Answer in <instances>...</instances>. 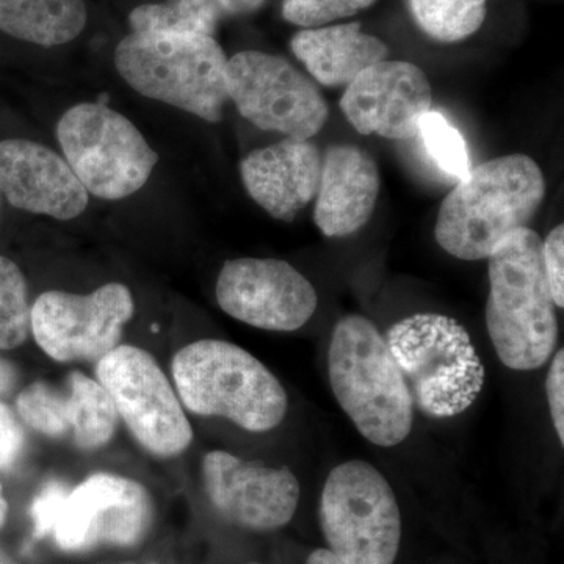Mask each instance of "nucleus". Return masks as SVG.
Instances as JSON below:
<instances>
[{
  "label": "nucleus",
  "mask_w": 564,
  "mask_h": 564,
  "mask_svg": "<svg viewBox=\"0 0 564 564\" xmlns=\"http://www.w3.org/2000/svg\"><path fill=\"white\" fill-rule=\"evenodd\" d=\"M204 491L221 518L251 532H272L292 521L300 484L288 467L248 463L228 452H209L202 466Z\"/></svg>",
  "instance_id": "14"
},
{
  "label": "nucleus",
  "mask_w": 564,
  "mask_h": 564,
  "mask_svg": "<svg viewBox=\"0 0 564 564\" xmlns=\"http://www.w3.org/2000/svg\"><path fill=\"white\" fill-rule=\"evenodd\" d=\"M0 193L17 209L73 220L88 206V192L65 159L31 140L0 141Z\"/></svg>",
  "instance_id": "17"
},
{
  "label": "nucleus",
  "mask_w": 564,
  "mask_h": 564,
  "mask_svg": "<svg viewBox=\"0 0 564 564\" xmlns=\"http://www.w3.org/2000/svg\"><path fill=\"white\" fill-rule=\"evenodd\" d=\"M24 448V430L7 404L0 403V470L10 469Z\"/></svg>",
  "instance_id": "28"
},
{
  "label": "nucleus",
  "mask_w": 564,
  "mask_h": 564,
  "mask_svg": "<svg viewBox=\"0 0 564 564\" xmlns=\"http://www.w3.org/2000/svg\"><path fill=\"white\" fill-rule=\"evenodd\" d=\"M291 50L314 80L328 88H347L362 70L389 55L388 44L362 32L359 22L303 29L293 35Z\"/></svg>",
  "instance_id": "20"
},
{
  "label": "nucleus",
  "mask_w": 564,
  "mask_h": 564,
  "mask_svg": "<svg viewBox=\"0 0 564 564\" xmlns=\"http://www.w3.org/2000/svg\"><path fill=\"white\" fill-rule=\"evenodd\" d=\"M411 399L433 419L473 406L485 386V366L462 323L443 314H414L384 336Z\"/></svg>",
  "instance_id": "7"
},
{
  "label": "nucleus",
  "mask_w": 564,
  "mask_h": 564,
  "mask_svg": "<svg viewBox=\"0 0 564 564\" xmlns=\"http://www.w3.org/2000/svg\"><path fill=\"white\" fill-rule=\"evenodd\" d=\"M31 516L35 538L51 536L65 552H87L140 544L150 532L154 508L139 481L95 474L73 489L57 480L44 485Z\"/></svg>",
  "instance_id": "6"
},
{
  "label": "nucleus",
  "mask_w": 564,
  "mask_h": 564,
  "mask_svg": "<svg viewBox=\"0 0 564 564\" xmlns=\"http://www.w3.org/2000/svg\"><path fill=\"white\" fill-rule=\"evenodd\" d=\"M306 564H344L337 558L333 552H329L328 549H318V551H314L313 554L307 558Z\"/></svg>",
  "instance_id": "32"
},
{
  "label": "nucleus",
  "mask_w": 564,
  "mask_h": 564,
  "mask_svg": "<svg viewBox=\"0 0 564 564\" xmlns=\"http://www.w3.org/2000/svg\"><path fill=\"white\" fill-rule=\"evenodd\" d=\"M225 14L220 0H166L137 7L129 24L133 33L214 36Z\"/></svg>",
  "instance_id": "22"
},
{
  "label": "nucleus",
  "mask_w": 564,
  "mask_h": 564,
  "mask_svg": "<svg viewBox=\"0 0 564 564\" xmlns=\"http://www.w3.org/2000/svg\"><path fill=\"white\" fill-rule=\"evenodd\" d=\"M377 0H282V17L293 25L317 29L355 17Z\"/></svg>",
  "instance_id": "26"
},
{
  "label": "nucleus",
  "mask_w": 564,
  "mask_h": 564,
  "mask_svg": "<svg viewBox=\"0 0 564 564\" xmlns=\"http://www.w3.org/2000/svg\"><path fill=\"white\" fill-rule=\"evenodd\" d=\"M415 24L440 43H458L480 31L488 0H408Z\"/></svg>",
  "instance_id": "23"
},
{
  "label": "nucleus",
  "mask_w": 564,
  "mask_h": 564,
  "mask_svg": "<svg viewBox=\"0 0 564 564\" xmlns=\"http://www.w3.org/2000/svg\"><path fill=\"white\" fill-rule=\"evenodd\" d=\"M229 101L262 131L311 140L328 120L317 85L280 55L242 51L228 61Z\"/></svg>",
  "instance_id": "11"
},
{
  "label": "nucleus",
  "mask_w": 564,
  "mask_h": 564,
  "mask_svg": "<svg viewBox=\"0 0 564 564\" xmlns=\"http://www.w3.org/2000/svg\"><path fill=\"white\" fill-rule=\"evenodd\" d=\"M132 293L120 282L88 295L44 292L31 310V332L41 350L57 362L96 361L118 347L133 317Z\"/></svg>",
  "instance_id": "12"
},
{
  "label": "nucleus",
  "mask_w": 564,
  "mask_h": 564,
  "mask_svg": "<svg viewBox=\"0 0 564 564\" xmlns=\"http://www.w3.org/2000/svg\"><path fill=\"white\" fill-rule=\"evenodd\" d=\"M541 258L549 288L555 306L563 310L564 306V226H555L551 234L543 240Z\"/></svg>",
  "instance_id": "27"
},
{
  "label": "nucleus",
  "mask_w": 564,
  "mask_h": 564,
  "mask_svg": "<svg viewBox=\"0 0 564 564\" xmlns=\"http://www.w3.org/2000/svg\"><path fill=\"white\" fill-rule=\"evenodd\" d=\"M543 239L532 228L511 234L488 258L486 326L508 369H540L556 351V306L541 258Z\"/></svg>",
  "instance_id": "1"
},
{
  "label": "nucleus",
  "mask_w": 564,
  "mask_h": 564,
  "mask_svg": "<svg viewBox=\"0 0 564 564\" xmlns=\"http://www.w3.org/2000/svg\"><path fill=\"white\" fill-rule=\"evenodd\" d=\"M334 395L358 432L378 447L410 436L414 404L384 337L362 315L337 322L328 351Z\"/></svg>",
  "instance_id": "3"
},
{
  "label": "nucleus",
  "mask_w": 564,
  "mask_h": 564,
  "mask_svg": "<svg viewBox=\"0 0 564 564\" xmlns=\"http://www.w3.org/2000/svg\"><path fill=\"white\" fill-rule=\"evenodd\" d=\"M265 2L267 0H220L226 14H232V17L256 13L262 9Z\"/></svg>",
  "instance_id": "30"
},
{
  "label": "nucleus",
  "mask_w": 564,
  "mask_h": 564,
  "mask_svg": "<svg viewBox=\"0 0 564 564\" xmlns=\"http://www.w3.org/2000/svg\"><path fill=\"white\" fill-rule=\"evenodd\" d=\"M328 551L344 564H393L402 541V514L392 486L366 462L334 467L318 508Z\"/></svg>",
  "instance_id": "8"
},
{
  "label": "nucleus",
  "mask_w": 564,
  "mask_h": 564,
  "mask_svg": "<svg viewBox=\"0 0 564 564\" xmlns=\"http://www.w3.org/2000/svg\"><path fill=\"white\" fill-rule=\"evenodd\" d=\"M28 284L20 267L0 256V350H13L31 332Z\"/></svg>",
  "instance_id": "25"
},
{
  "label": "nucleus",
  "mask_w": 564,
  "mask_h": 564,
  "mask_svg": "<svg viewBox=\"0 0 564 564\" xmlns=\"http://www.w3.org/2000/svg\"><path fill=\"white\" fill-rule=\"evenodd\" d=\"M544 196V174L529 155L492 159L456 182L441 204L434 237L456 259H488L503 239L529 228Z\"/></svg>",
  "instance_id": "2"
},
{
  "label": "nucleus",
  "mask_w": 564,
  "mask_h": 564,
  "mask_svg": "<svg viewBox=\"0 0 564 564\" xmlns=\"http://www.w3.org/2000/svg\"><path fill=\"white\" fill-rule=\"evenodd\" d=\"M57 139L85 191L109 202L141 191L159 161L135 124L102 102L77 104L65 111Z\"/></svg>",
  "instance_id": "9"
},
{
  "label": "nucleus",
  "mask_w": 564,
  "mask_h": 564,
  "mask_svg": "<svg viewBox=\"0 0 564 564\" xmlns=\"http://www.w3.org/2000/svg\"><path fill=\"white\" fill-rule=\"evenodd\" d=\"M228 61L214 36L129 33L115 50V66L129 87L207 122L229 101Z\"/></svg>",
  "instance_id": "5"
},
{
  "label": "nucleus",
  "mask_w": 564,
  "mask_h": 564,
  "mask_svg": "<svg viewBox=\"0 0 564 564\" xmlns=\"http://www.w3.org/2000/svg\"><path fill=\"white\" fill-rule=\"evenodd\" d=\"M415 137L430 161L451 180L459 182L473 170L466 140L440 111L430 110L423 115Z\"/></svg>",
  "instance_id": "24"
},
{
  "label": "nucleus",
  "mask_w": 564,
  "mask_h": 564,
  "mask_svg": "<svg viewBox=\"0 0 564 564\" xmlns=\"http://www.w3.org/2000/svg\"><path fill=\"white\" fill-rule=\"evenodd\" d=\"M172 375L181 403L203 417L228 419L251 433L276 429L289 399L278 378L251 352L203 339L174 355Z\"/></svg>",
  "instance_id": "4"
},
{
  "label": "nucleus",
  "mask_w": 564,
  "mask_h": 564,
  "mask_svg": "<svg viewBox=\"0 0 564 564\" xmlns=\"http://www.w3.org/2000/svg\"><path fill=\"white\" fill-rule=\"evenodd\" d=\"M17 413L25 425L68 441L80 451H98L110 443L118 413L98 380L70 372L61 386L36 381L17 397Z\"/></svg>",
  "instance_id": "16"
},
{
  "label": "nucleus",
  "mask_w": 564,
  "mask_h": 564,
  "mask_svg": "<svg viewBox=\"0 0 564 564\" xmlns=\"http://www.w3.org/2000/svg\"><path fill=\"white\" fill-rule=\"evenodd\" d=\"M432 104V85L417 65L383 61L362 70L345 88L340 110L362 135L408 140L414 139Z\"/></svg>",
  "instance_id": "15"
},
{
  "label": "nucleus",
  "mask_w": 564,
  "mask_h": 564,
  "mask_svg": "<svg viewBox=\"0 0 564 564\" xmlns=\"http://www.w3.org/2000/svg\"><path fill=\"white\" fill-rule=\"evenodd\" d=\"M217 302L226 314L267 332H296L313 318L314 285L280 259H234L218 274Z\"/></svg>",
  "instance_id": "13"
},
{
  "label": "nucleus",
  "mask_w": 564,
  "mask_h": 564,
  "mask_svg": "<svg viewBox=\"0 0 564 564\" xmlns=\"http://www.w3.org/2000/svg\"><path fill=\"white\" fill-rule=\"evenodd\" d=\"M96 380L144 451L173 458L191 447L193 430L180 395L150 352L118 345L96 362Z\"/></svg>",
  "instance_id": "10"
},
{
  "label": "nucleus",
  "mask_w": 564,
  "mask_h": 564,
  "mask_svg": "<svg viewBox=\"0 0 564 564\" xmlns=\"http://www.w3.org/2000/svg\"><path fill=\"white\" fill-rule=\"evenodd\" d=\"M381 177L372 155L351 144H336L322 162L314 221L326 237H348L372 217Z\"/></svg>",
  "instance_id": "19"
},
{
  "label": "nucleus",
  "mask_w": 564,
  "mask_h": 564,
  "mask_svg": "<svg viewBox=\"0 0 564 564\" xmlns=\"http://www.w3.org/2000/svg\"><path fill=\"white\" fill-rule=\"evenodd\" d=\"M549 408H551L552 422H554L556 436L560 444L564 445V350L560 348L554 352L551 369H549L547 381Z\"/></svg>",
  "instance_id": "29"
},
{
  "label": "nucleus",
  "mask_w": 564,
  "mask_h": 564,
  "mask_svg": "<svg viewBox=\"0 0 564 564\" xmlns=\"http://www.w3.org/2000/svg\"><path fill=\"white\" fill-rule=\"evenodd\" d=\"M7 514H9V503H7L6 496H3L2 485H0V529L6 524Z\"/></svg>",
  "instance_id": "33"
},
{
  "label": "nucleus",
  "mask_w": 564,
  "mask_h": 564,
  "mask_svg": "<svg viewBox=\"0 0 564 564\" xmlns=\"http://www.w3.org/2000/svg\"><path fill=\"white\" fill-rule=\"evenodd\" d=\"M87 20L84 0H0V31L39 46L69 43Z\"/></svg>",
  "instance_id": "21"
},
{
  "label": "nucleus",
  "mask_w": 564,
  "mask_h": 564,
  "mask_svg": "<svg viewBox=\"0 0 564 564\" xmlns=\"http://www.w3.org/2000/svg\"><path fill=\"white\" fill-rule=\"evenodd\" d=\"M18 383V372L6 359L0 358V397L13 391Z\"/></svg>",
  "instance_id": "31"
},
{
  "label": "nucleus",
  "mask_w": 564,
  "mask_h": 564,
  "mask_svg": "<svg viewBox=\"0 0 564 564\" xmlns=\"http://www.w3.org/2000/svg\"><path fill=\"white\" fill-rule=\"evenodd\" d=\"M322 159L310 140L282 139L250 152L240 163L248 195L274 220H295L321 184Z\"/></svg>",
  "instance_id": "18"
}]
</instances>
